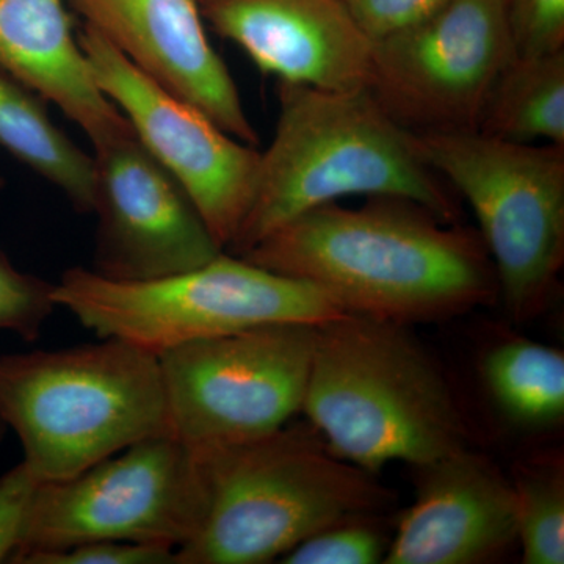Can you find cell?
Listing matches in <instances>:
<instances>
[{"mask_svg":"<svg viewBox=\"0 0 564 564\" xmlns=\"http://www.w3.org/2000/svg\"><path fill=\"white\" fill-rule=\"evenodd\" d=\"M240 258L310 282L347 314L395 325L444 321L499 296L478 231L395 196L323 204Z\"/></svg>","mask_w":564,"mask_h":564,"instance_id":"obj_1","label":"cell"},{"mask_svg":"<svg viewBox=\"0 0 564 564\" xmlns=\"http://www.w3.org/2000/svg\"><path fill=\"white\" fill-rule=\"evenodd\" d=\"M278 122L261 154L250 210L226 252L348 196L411 199L458 223V195L423 159L417 135L392 120L367 88L329 90L278 80Z\"/></svg>","mask_w":564,"mask_h":564,"instance_id":"obj_2","label":"cell"},{"mask_svg":"<svg viewBox=\"0 0 564 564\" xmlns=\"http://www.w3.org/2000/svg\"><path fill=\"white\" fill-rule=\"evenodd\" d=\"M406 328L352 314L317 328L302 411L334 454L370 474L467 445L443 370Z\"/></svg>","mask_w":564,"mask_h":564,"instance_id":"obj_3","label":"cell"},{"mask_svg":"<svg viewBox=\"0 0 564 564\" xmlns=\"http://www.w3.org/2000/svg\"><path fill=\"white\" fill-rule=\"evenodd\" d=\"M202 467V524L176 564H263L325 527L373 518L393 494L334 454L310 423L250 443L193 451Z\"/></svg>","mask_w":564,"mask_h":564,"instance_id":"obj_4","label":"cell"},{"mask_svg":"<svg viewBox=\"0 0 564 564\" xmlns=\"http://www.w3.org/2000/svg\"><path fill=\"white\" fill-rule=\"evenodd\" d=\"M0 417L41 484L170 434L159 356L115 337L0 356Z\"/></svg>","mask_w":564,"mask_h":564,"instance_id":"obj_5","label":"cell"},{"mask_svg":"<svg viewBox=\"0 0 564 564\" xmlns=\"http://www.w3.org/2000/svg\"><path fill=\"white\" fill-rule=\"evenodd\" d=\"M54 299L99 339L115 337L158 356L254 326H322L347 315L310 282L226 251L196 269L151 281L107 280L74 267L55 282Z\"/></svg>","mask_w":564,"mask_h":564,"instance_id":"obj_6","label":"cell"},{"mask_svg":"<svg viewBox=\"0 0 564 564\" xmlns=\"http://www.w3.org/2000/svg\"><path fill=\"white\" fill-rule=\"evenodd\" d=\"M423 159L474 210L514 321L547 306L564 265V147L478 131L417 135Z\"/></svg>","mask_w":564,"mask_h":564,"instance_id":"obj_7","label":"cell"},{"mask_svg":"<svg viewBox=\"0 0 564 564\" xmlns=\"http://www.w3.org/2000/svg\"><path fill=\"white\" fill-rule=\"evenodd\" d=\"M317 328L272 323L162 352L169 433L199 452L288 425L303 408Z\"/></svg>","mask_w":564,"mask_h":564,"instance_id":"obj_8","label":"cell"},{"mask_svg":"<svg viewBox=\"0 0 564 564\" xmlns=\"http://www.w3.org/2000/svg\"><path fill=\"white\" fill-rule=\"evenodd\" d=\"M204 508L198 456L172 434H159L74 477L43 481L13 558L90 541H129L177 551L198 530Z\"/></svg>","mask_w":564,"mask_h":564,"instance_id":"obj_9","label":"cell"},{"mask_svg":"<svg viewBox=\"0 0 564 564\" xmlns=\"http://www.w3.org/2000/svg\"><path fill=\"white\" fill-rule=\"evenodd\" d=\"M513 57L505 0H452L372 43L367 90L414 135L477 131Z\"/></svg>","mask_w":564,"mask_h":564,"instance_id":"obj_10","label":"cell"},{"mask_svg":"<svg viewBox=\"0 0 564 564\" xmlns=\"http://www.w3.org/2000/svg\"><path fill=\"white\" fill-rule=\"evenodd\" d=\"M77 40L104 95L228 250L254 198L262 152L141 73L87 25L82 24Z\"/></svg>","mask_w":564,"mask_h":564,"instance_id":"obj_11","label":"cell"},{"mask_svg":"<svg viewBox=\"0 0 564 564\" xmlns=\"http://www.w3.org/2000/svg\"><path fill=\"white\" fill-rule=\"evenodd\" d=\"M98 215L91 270L139 282L187 272L221 254L195 203L131 131L93 147Z\"/></svg>","mask_w":564,"mask_h":564,"instance_id":"obj_12","label":"cell"},{"mask_svg":"<svg viewBox=\"0 0 564 564\" xmlns=\"http://www.w3.org/2000/svg\"><path fill=\"white\" fill-rule=\"evenodd\" d=\"M82 24L237 140L258 147L228 66L207 36L198 0H66Z\"/></svg>","mask_w":564,"mask_h":564,"instance_id":"obj_13","label":"cell"},{"mask_svg":"<svg viewBox=\"0 0 564 564\" xmlns=\"http://www.w3.org/2000/svg\"><path fill=\"white\" fill-rule=\"evenodd\" d=\"M210 31L278 80L329 90L366 88L372 41L343 0H198Z\"/></svg>","mask_w":564,"mask_h":564,"instance_id":"obj_14","label":"cell"},{"mask_svg":"<svg viewBox=\"0 0 564 564\" xmlns=\"http://www.w3.org/2000/svg\"><path fill=\"white\" fill-rule=\"evenodd\" d=\"M417 494L384 564L491 562L518 541L513 481L469 445L415 467Z\"/></svg>","mask_w":564,"mask_h":564,"instance_id":"obj_15","label":"cell"},{"mask_svg":"<svg viewBox=\"0 0 564 564\" xmlns=\"http://www.w3.org/2000/svg\"><path fill=\"white\" fill-rule=\"evenodd\" d=\"M0 68L54 104L93 147L131 131L96 84L66 0H0Z\"/></svg>","mask_w":564,"mask_h":564,"instance_id":"obj_16","label":"cell"},{"mask_svg":"<svg viewBox=\"0 0 564 564\" xmlns=\"http://www.w3.org/2000/svg\"><path fill=\"white\" fill-rule=\"evenodd\" d=\"M0 150L50 182L80 214L95 203L93 155L52 120L47 102L0 68Z\"/></svg>","mask_w":564,"mask_h":564,"instance_id":"obj_17","label":"cell"},{"mask_svg":"<svg viewBox=\"0 0 564 564\" xmlns=\"http://www.w3.org/2000/svg\"><path fill=\"white\" fill-rule=\"evenodd\" d=\"M477 131L514 143L564 147V50L511 57L494 85Z\"/></svg>","mask_w":564,"mask_h":564,"instance_id":"obj_18","label":"cell"},{"mask_svg":"<svg viewBox=\"0 0 564 564\" xmlns=\"http://www.w3.org/2000/svg\"><path fill=\"white\" fill-rule=\"evenodd\" d=\"M484 377L508 417L525 426H549L564 414V355L527 339L507 340L486 355Z\"/></svg>","mask_w":564,"mask_h":564,"instance_id":"obj_19","label":"cell"},{"mask_svg":"<svg viewBox=\"0 0 564 564\" xmlns=\"http://www.w3.org/2000/svg\"><path fill=\"white\" fill-rule=\"evenodd\" d=\"M516 529L525 564L564 563V473L558 462L516 474Z\"/></svg>","mask_w":564,"mask_h":564,"instance_id":"obj_20","label":"cell"},{"mask_svg":"<svg viewBox=\"0 0 564 564\" xmlns=\"http://www.w3.org/2000/svg\"><path fill=\"white\" fill-rule=\"evenodd\" d=\"M372 518L347 519L325 527L282 556L284 564H375L384 560L388 545Z\"/></svg>","mask_w":564,"mask_h":564,"instance_id":"obj_21","label":"cell"},{"mask_svg":"<svg viewBox=\"0 0 564 564\" xmlns=\"http://www.w3.org/2000/svg\"><path fill=\"white\" fill-rule=\"evenodd\" d=\"M55 282L24 273L0 248V332L18 334L33 343L39 339L57 303Z\"/></svg>","mask_w":564,"mask_h":564,"instance_id":"obj_22","label":"cell"},{"mask_svg":"<svg viewBox=\"0 0 564 564\" xmlns=\"http://www.w3.org/2000/svg\"><path fill=\"white\" fill-rule=\"evenodd\" d=\"M513 57L564 50V0H505Z\"/></svg>","mask_w":564,"mask_h":564,"instance_id":"obj_23","label":"cell"},{"mask_svg":"<svg viewBox=\"0 0 564 564\" xmlns=\"http://www.w3.org/2000/svg\"><path fill=\"white\" fill-rule=\"evenodd\" d=\"M14 564H176V551L165 545L129 541H90L52 551L14 556Z\"/></svg>","mask_w":564,"mask_h":564,"instance_id":"obj_24","label":"cell"},{"mask_svg":"<svg viewBox=\"0 0 564 564\" xmlns=\"http://www.w3.org/2000/svg\"><path fill=\"white\" fill-rule=\"evenodd\" d=\"M40 485L24 462L0 475V563H10L21 547Z\"/></svg>","mask_w":564,"mask_h":564,"instance_id":"obj_25","label":"cell"},{"mask_svg":"<svg viewBox=\"0 0 564 564\" xmlns=\"http://www.w3.org/2000/svg\"><path fill=\"white\" fill-rule=\"evenodd\" d=\"M364 35L370 41L386 39L429 20L452 0H343Z\"/></svg>","mask_w":564,"mask_h":564,"instance_id":"obj_26","label":"cell"},{"mask_svg":"<svg viewBox=\"0 0 564 564\" xmlns=\"http://www.w3.org/2000/svg\"><path fill=\"white\" fill-rule=\"evenodd\" d=\"M7 430H9V429H7L6 423H3L2 417H0V443H2L3 436H6Z\"/></svg>","mask_w":564,"mask_h":564,"instance_id":"obj_27","label":"cell"}]
</instances>
